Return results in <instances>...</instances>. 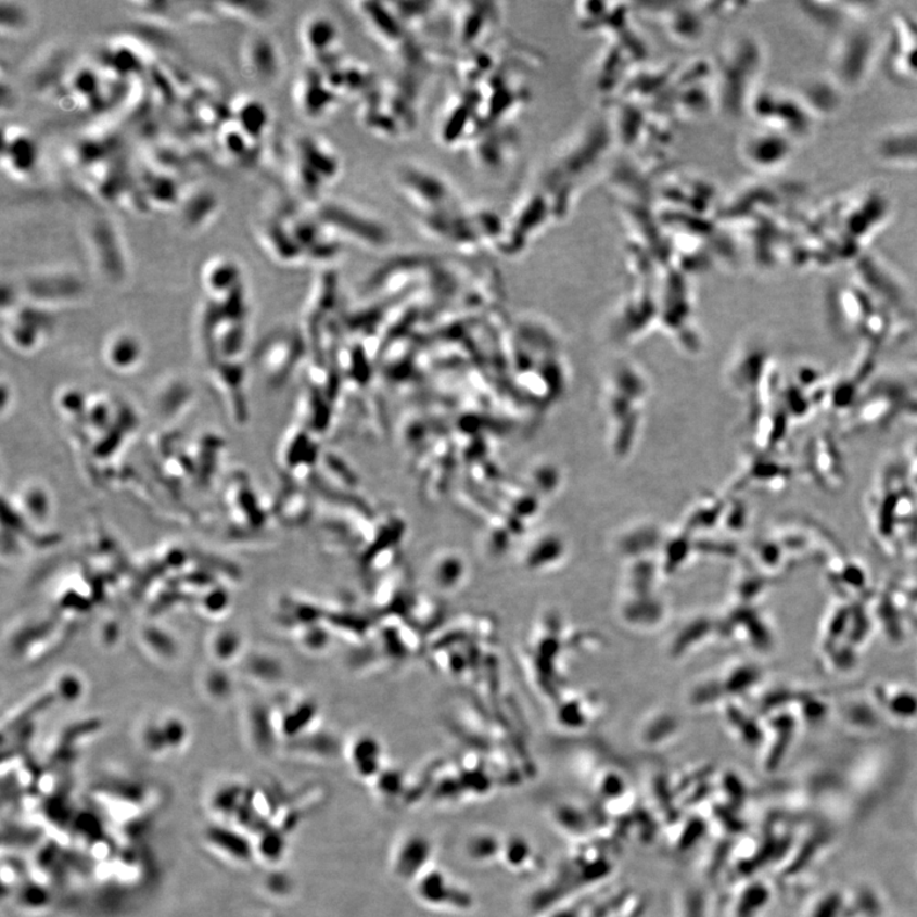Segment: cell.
<instances>
[{
    "label": "cell",
    "instance_id": "1",
    "mask_svg": "<svg viewBox=\"0 0 917 917\" xmlns=\"http://www.w3.org/2000/svg\"><path fill=\"white\" fill-rule=\"evenodd\" d=\"M396 182L422 208L443 209L455 200L454 189L442 176L425 168L406 166L396 173Z\"/></svg>",
    "mask_w": 917,
    "mask_h": 917
},
{
    "label": "cell",
    "instance_id": "4",
    "mask_svg": "<svg viewBox=\"0 0 917 917\" xmlns=\"http://www.w3.org/2000/svg\"><path fill=\"white\" fill-rule=\"evenodd\" d=\"M466 574L463 560L457 556L437 557L432 564V580L438 589L453 590L458 588Z\"/></svg>",
    "mask_w": 917,
    "mask_h": 917
},
{
    "label": "cell",
    "instance_id": "2",
    "mask_svg": "<svg viewBox=\"0 0 917 917\" xmlns=\"http://www.w3.org/2000/svg\"><path fill=\"white\" fill-rule=\"evenodd\" d=\"M300 175L309 189H321L340 175L339 156L319 139H305L301 142Z\"/></svg>",
    "mask_w": 917,
    "mask_h": 917
},
{
    "label": "cell",
    "instance_id": "3",
    "mask_svg": "<svg viewBox=\"0 0 917 917\" xmlns=\"http://www.w3.org/2000/svg\"><path fill=\"white\" fill-rule=\"evenodd\" d=\"M339 34L330 22L324 17L307 20L303 28V42L307 53L321 55L329 53L330 48L335 43Z\"/></svg>",
    "mask_w": 917,
    "mask_h": 917
}]
</instances>
